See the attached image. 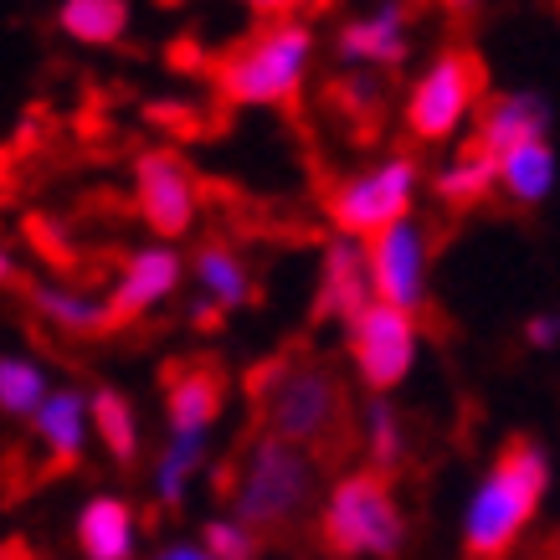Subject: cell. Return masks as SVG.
I'll list each match as a JSON object with an SVG mask.
<instances>
[{
	"label": "cell",
	"instance_id": "1",
	"mask_svg": "<svg viewBox=\"0 0 560 560\" xmlns=\"http://www.w3.org/2000/svg\"><path fill=\"white\" fill-rule=\"evenodd\" d=\"M550 447L535 438L504 442L493 463L483 468L468 504L458 520V540L468 550V560H504L514 545L529 535V525L540 520L545 499H550Z\"/></svg>",
	"mask_w": 560,
	"mask_h": 560
},
{
	"label": "cell",
	"instance_id": "2",
	"mask_svg": "<svg viewBox=\"0 0 560 560\" xmlns=\"http://www.w3.org/2000/svg\"><path fill=\"white\" fill-rule=\"evenodd\" d=\"M247 390H253V407L262 417V432L304 447L314 458L350 422V390H345V375L329 360L283 355L262 365L247 381Z\"/></svg>",
	"mask_w": 560,
	"mask_h": 560
},
{
	"label": "cell",
	"instance_id": "3",
	"mask_svg": "<svg viewBox=\"0 0 560 560\" xmlns=\"http://www.w3.org/2000/svg\"><path fill=\"white\" fill-rule=\"evenodd\" d=\"M319 493L324 478L314 453L257 432L237 453V468H232V483H226V504H232V520H242L253 535H278V529L299 525L319 504Z\"/></svg>",
	"mask_w": 560,
	"mask_h": 560
},
{
	"label": "cell",
	"instance_id": "4",
	"mask_svg": "<svg viewBox=\"0 0 560 560\" xmlns=\"http://www.w3.org/2000/svg\"><path fill=\"white\" fill-rule=\"evenodd\" d=\"M314 57H319V32L304 16H278L221 51L211 78L221 98L237 108H283L304 93Z\"/></svg>",
	"mask_w": 560,
	"mask_h": 560
},
{
	"label": "cell",
	"instance_id": "5",
	"mask_svg": "<svg viewBox=\"0 0 560 560\" xmlns=\"http://www.w3.org/2000/svg\"><path fill=\"white\" fill-rule=\"evenodd\" d=\"M407 510L390 478L355 468L319 493V540L335 560H396L407 550Z\"/></svg>",
	"mask_w": 560,
	"mask_h": 560
},
{
	"label": "cell",
	"instance_id": "6",
	"mask_svg": "<svg viewBox=\"0 0 560 560\" xmlns=\"http://www.w3.org/2000/svg\"><path fill=\"white\" fill-rule=\"evenodd\" d=\"M427 175L411 154L390 150V154H375L371 165L340 175L329 196H324V221L335 226V237H350V242H371L381 237L386 226L396 221L417 217V196H422Z\"/></svg>",
	"mask_w": 560,
	"mask_h": 560
},
{
	"label": "cell",
	"instance_id": "7",
	"mask_svg": "<svg viewBox=\"0 0 560 560\" xmlns=\"http://www.w3.org/2000/svg\"><path fill=\"white\" fill-rule=\"evenodd\" d=\"M483 98H489L483 93V62L468 47H442L417 72V83L407 88L401 124L417 144H447L463 129H474V114Z\"/></svg>",
	"mask_w": 560,
	"mask_h": 560
},
{
	"label": "cell",
	"instance_id": "8",
	"mask_svg": "<svg viewBox=\"0 0 560 560\" xmlns=\"http://www.w3.org/2000/svg\"><path fill=\"white\" fill-rule=\"evenodd\" d=\"M345 360L365 396H390L396 386H407L422 360V319L390 304H371L345 324Z\"/></svg>",
	"mask_w": 560,
	"mask_h": 560
},
{
	"label": "cell",
	"instance_id": "9",
	"mask_svg": "<svg viewBox=\"0 0 560 560\" xmlns=\"http://www.w3.org/2000/svg\"><path fill=\"white\" fill-rule=\"evenodd\" d=\"M365 268H371L375 304L422 314L427 293H432V232L417 217L396 221L381 237L365 242Z\"/></svg>",
	"mask_w": 560,
	"mask_h": 560
},
{
	"label": "cell",
	"instance_id": "10",
	"mask_svg": "<svg viewBox=\"0 0 560 560\" xmlns=\"http://www.w3.org/2000/svg\"><path fill=\"white\" fill-rule=\"evenodd\" d=\"M135 206L154 237L175 247L201 221V190H196V175L186 160L175 150L135 154Z\"/></svg>",
	"mask_w": 560,
	"mask_h": 560
},
{
	"label": "cell",
	"instance_id": "11",
	"mask_svg": "<svg viewBox=\"0 0 560 560\" xmlns=\"http://www.w3.org/2000/svg\"><path fill=\"white\" fill-rule=\"evenodd\" d=\"M180 283H186V257H180V247H171V242H144V247H135V253L124 257L108 299H103V304H108V324H129V319L154 314L160 304H171Z\"/></svg>",
	"mask_w": 560,
	"mask_h": 560
},
{
	"label": "cell",
	"instance_id": "12",
	"mask_svg": "<svg viewBox=\"0 0 560 560\" xmlns=\"http://www.w3.org/2000/svg\"><path fill=\"white\" fill-rule=\"evenodd\" d=\"M411 51V16L407 5H375L335 26V62L350 72H386L401 68Z\"/></svg>",
	"mask_w": 560,
	"mask_h": 560
},
{
	"label": "cell",
	"instance_id": "13",
	"mask_svg": "<svg viewBox=\"0 0 560 560\" xmlns=\"http://www.w3.org/2000/svg\"><path fill=\"white\" fill-rule=\"evenodd\" d=\"M535 139H550V103L535 88H510V93H493V98L478 103L474 114V135L468 144H478L483 154H510L520 144H535Z\"/></svg>",
	"mask_w": 560,
	"mask_h": 560
},
{
	"label": "cell",
	"instance_id": "14",
	"mask_svg": "<svg viewBox=\"0 0 560 560\" xmlns=\"http://www.w3.org/2000/svg\"><path fill=\"white\" fill-rule=\"evenodd\" d=\"M371 304L375 289H371V268H365V242L329 237L319 253V272H314V314L350 324Z\"/></svg>",
	"mask_w": 560,
	"mask_h": 560
},
{
	"label": "cell",
	"instance_id": "15",
	"mask_svg": "<svg viewBox=\"0 0 560 560\" xmlns=\"http://www.w3.org/2000/svg\"><path fill=\"white\" fill-rule=\"evenodd\" d=\"M226 411V375L211 360L180 365L165 381V438H217Z\"/></svg>",
	"mask_w": 560,
	"mask_h": 560
},
{
	"label": "cell",
	"instance_id": "16",
	"mask_svg": "<svg viewBox=\"0 0 560 560\" xmlns=\"http://www.w3.org/2000/svg\"><path fill=\"white\" fill-rule=\"evenodd\" d=\"M139 510L124 493H88L78 520H72V545L78 560H139Z\"/></svg>",
	"mask_w": 560,
	"mask_h": 560
},
{
	"label": "cell",
	"instance_id": "17",
	"mask_svg": "<svg viewBox=\"0 0 560 560\" xmlns=\"http://www.w3.org/2000/svg\"><path fill=\"white\" fill-rule=\"evenodd\" d=\"M32 438L57 468H78L93 442V422H88V390L83 386H51V396L36 407Z\"/></svg>",
	"mask_w": 560,
	"mask_h": 560
},
{
	"label": "cell",
	"instance_id": "18",
	"mask_svg": "<svg viewBox=\"0 0 560 560\" xmlns=\"http://www.w3.org/2000/svg\"><path fill=\"white\" fill-rule=\"evenodd\" d=\"M186 272L196 278V289H201V299L217 314H232V308H247V299H253V262L237 253V247H226V242H206V247H196V257L186 262Z\"/></svg>",
	"mask_w": 560,
	"mask_h": 560
},
{
	"label": "cell",
	"instance_id": "19",
	"mask_svg": "<svg viewBox=\"0 0 560 560\" xmlns=\"http://www.w3.org/2000/svg\"><path fill=\"white\" fill-rule=\"evenodd\" d=\"M211 442L217 438H165L150 463V499L160 510H180L196 489V478L211 468Z\"/></svg>",
	"mask_w": 560,
	"mask_h": 560
},
{
	"label": "cell",
	"instance_id": "20",
	"mask_svg": "<svg viewBox=\"0 0 560 560\" xmlns=\"http://www.w3.org/2000/svg\"><path fill=\"white\" fill-rule=\"evenodd\" d=\"M88 422H93V442L114 463H135L144 453V432H139V407L119 386H93L88 390Z\"/></svg>",
	"mask_w": 560,
	"mask_h": 560
},
{
	"label": "cell",
	"instance_id": "21",
	"mask_svg": "<svg viewBox=\"0 0 560 560\" xmlns=\"http://www.w3.org/2000/svg\"><path fill=\"white\" fill-rule=\"evenodd\" d=\"M556 180H560V160L550 139H535V144L499 154V190L514 206H545L556 196Z\"/></svg>",
	"mask_w": 560,
	"mask_h": 560
},
{
	"label": "cell",
	"instance_id": "22",
	"mask_svg": "<svg viewBox=\"0 0 560 560\" xmlns=\"http://www.w3.org/2000/svg\"><path fill=\"white\" fill-rule=\"evenodd\" d=\"M427 186H432V196H438L442 206H478L499 190V160L483 154L478 144H458V150L438 165V175H432Z\"/></svg>",
	"mask_w": 560,
	"mask_h": 560
},
{
	"label": "cell",
	"instance_id": "23",
	"mask_svg": "<svg viewBox=\"0 0 560 560\" xmlns=\"http://www.w3.org/2000/svg\"><path fill=\"white\" fill-rule=\"evenodd\" d=\"M129 0H62L57 5V32L78 47H114L129 32Z\"/></svg>",
	"mask_w": 560,
	"mask_h": 560
},
{
	"label": "cell",
	"instance_id": "24",
	"mask_svg": "<svg viewBox=\"0 0 560 560\" xmlns=\"http://www.w3.org/2000/svg\"><path fill=\"white\" fill-rule=\"evenodd\" d=\"M51 371L26 350H0V417L32 422L36 407L51 396Z\"/></svg>",
	"mask_w": 560,
	"mask_h": 560
},
{
	"label": "cell",
	"instance_id": "25",
	"mask_svg": "<svg viewBox=\"0 0 560 560\" xmlns=\"http://www.w3.org/2000/svg\"><path fill=\"white\" fill-rule=\"evenodd\" d=\"M360 447H365V468L390 478L407 463V427L401 411L390 407V396H365L360 407Z\"/></svg>",
	"mask_w": 560,
	"mask_h": 560
},
{
	"label": "cell",
	"instance_id": "26",
	"mask_svg": "<svg viewBox=\"0 0 560 560\" xmlns=\"http://www.w3.org/2000/svg\"><path fill=\"white\" fill-rule=\"evenodd\" d=\"M32 308H36V319H47L62 335H98V329H108V304H103L98 293L68 289V283H36Z\"/></svg>",
	"mask_w": 560,
	"mask_h": 560
},
{
	"label": "cell",
	"instance_id": "27",
	"mask_svg": "<svg viewBox=\"0 0 560 560\" xmlns=\"http://www.w3.org/2000/svg\"><path fill=\"white\" fill-rule=\"evenodd\" d=\"M196 545L211 560H262V535H253L232 514H211L201 525V535H196Z\"/></svg>",
	"mask_w": 560,
	"mask_h": 560
},
{
	"label": "cell",
	"instance_id": "28",
	"mask_svg": "<svg viewBox=\"0 0 560 560\" xmlns=\"http://www.w3.org/2000/svg\"><path fill=\"white\" fill-rule=\"evenodd\" d=\"M345 108L350 114H360V119H371V114H381V103H386V93H381V78L375 72H345Z\"/></svg>",
	"mask_w": 560,
	"mask_h": 560
},
{
	"label": "cell",
	"instance_id": "29",
	"mask_svg": "<svg viewBox=\"0 0 560 560\" xmlns=\"http://www.w3.org/2000/svg\"><path fill=\"white\" fill-rule=\"evenodd\" d=\"M525 345L529 350H560V308H540L525 319Z\"/></svg>",
	"mask_w": 560,
	"mask_h": 560
},
{
	"label": "cell",
	"instance_id": "30",
	"mask_svg": "<svg viewBox=\"0 0 560 560\" xmlns=\"http://www.w3.org/2000/svg\"><path fill=\"white\" fill-rule=\"evenodd\" d=\"M150 560H211V556H206L196 540H171V545H160Z\"/></svg>",
	"mask_w": 560,
	"mask_h": 560
},
{
	"label": "cell",
	"instance_id": "31",
	"mask_svg": "<svg viewBox=\"0 0 560 560\" xmlns=\"http://www.w3.org/2000/svg\"><path fill=\"white\" fill-rule=\"evenodd\" d=\"M217 324H221V314L206 304V299H196V304H190V329H217Z\"/></svg>",
	"mask_w": 560,
	"mask_h": 560
},
{
	"label": "cell",
	"instance_id": "32",
	"mask_svg": "<svg viewBox=\"0 0 560 560\" xmlns=\"http://www.w3.org/2000/svg\"><path fill=\"white\" fill-rule=\"evenodd\" d=\"M16 253H11V247H5V242H0V289H5V283H16Z\"/></svg>",
	"mask_w": 560,
	"mask_h": 560
},
{
	"label": "cell",
	"instance_id": "33",
	"mask_svg": "<svg viewBox=\"0 0 560 560\" xmlns=\"http://www.w3.org/2000/svg\"><path fill=\"white\" fill-rule=\"evenodd\" d=\"M0 560H16V556H11V550H0Z\"/></svg>",
	"mask_w": 560,
	"mask_h": 560
}]
</instances>
